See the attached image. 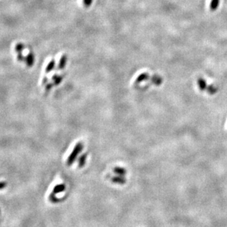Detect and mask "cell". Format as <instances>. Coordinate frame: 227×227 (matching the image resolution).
Returning <instances> with one entry per match:
<instances>
[{"label":"cell","mask_w":227,"mask_h":227,"mask_svg":"<svg viewBox=\"0 0 227 227\" xmlns=\"http://www.w3.org/2000/svg\"><path fill=\"white\" fill-rule=\"evenodd\" d=\"M82 148H83L82 144H81V143H78V144H77V146H75V148L74 149L73 151H72V154L69 156V159H68V165H72V163H73V162L74 161L77 156L78 155V154L80 152V151L82 149Z\"/></svg>","instance_id":"6da1fadb"},{"label":"cell","mask_w":227,"mask_h":227,"mask_svg":"<svg viewBox=\"0 0 227 227\" xmlns=\"http://www.w3.org/2000/svg\"><path fill=\"white\" fill-rule=\"evenodd\" d=\"M66 189V186L64 185H57V186L55 187L53 190V193H61L62 191H63L64 190Z\"/></svg>","instance_id":"7a4b0ae2"},{"label":"cell","mask_w":227,"mask_h":227,"mask_svg":"<svg viewBox=\"0 0 227 227\" xmlns=\"http://www.w3.org/2000/svg\"><path fill=\"white\" fill-rule=\"evenodd\" d=\"M114 171H115L116 174H120V175H122V174L123 175V174L126 173V171H125L124 169H122V168H115V169H114Z\"/></svg>","instance_id":"3957f363"},{"label":"cell","mask_w":227,"mask_h":227,"mask_svg":"<svg viewBox=\"0 0 227 227\" xmlns=\"http://www.w3.org/2000/svg\"><path fill=\"white\" fill-rule=\"evenodd\" d=\"M85 155H83L82 158L80 160V166H83L85 164Z\"/></svg>","instance_id":"277c9868"},{"label":"cell","mask_w":227,"mask_h":227,"mask_svg":"<svg viewBox=\"0 0 227 227\" xmlns=\"http://www.w3.org/2000/svg\"><path fill=\"white\" fill-rule=\"evenodd\" d=\"M112 180H113V182H118V183H123V182H123V180L122 181V179H120V178H114Z\"/></svg>","instance_id":"5b68a950"},{"label":"cell","mask_w":227,"mask_h":227,"mask_svg":"<svg viewBox=\"0 0 227 227\" xmlns=\"http://www.w3.org/2000/svg\"><path fill=\"white\" fill-rule=\"evenodd\" d=\"M4 186H6V184L4 182H0V189L4 188Z\"/></svg>","instance_id":"8992f818"}]
</instances>
